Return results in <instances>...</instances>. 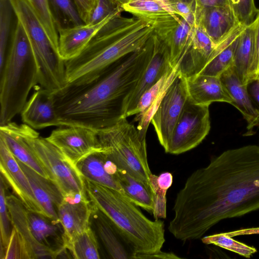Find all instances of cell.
<instances>
[{"label": "cell", "instance_id": "9", "mask_svg": "<svg viewBox=\"0 0 259 259\" xmlns=\"http://www.w3.org/2000/svg\"><path fill=\"white\" fill-rule=\"evenodd\" d=\"M210 129L209 105L195 104L188 97L164 151L176 155L188 151L202 142Z\"/></svg>", "mask_w": 259, "mask_h": 259}, {"label": "cell", "instance_id": "48", "mask_svg": "<svg viewBox=\"0 0 259 259\" xmlns=\"http://www.w3.org/2000/svg\"><path fill=\"white\" fill-rule=\"evenodd\" d=\"M195 3L196 13L205 8L223 7L229 5V0H195Z\"/></svg>", "mask_w": 259, "mask_h": 259}, {"label": "cell", "instance_id": "47", "mask_svg": "<svg viewBox=\"0 0 259 259\" xmlns=\"http://www.w3.org/2000/svg\"><path fill=\"white\" fill-rule=\"evenodd\" d=\"M247 90L255 109L259 113V78L249 80L247 84Z\"/></svg>", "mask_w": 259, "mask_h": 259}, {"label": "cell", "instance_id": "20", "mask_svg": "<svg viewBox=\"0 0 259 259\" xmlns=\"http://www.w3.org/2000/svg\"><path fill=\"white\" fill-rule=\"evenodd\" d=\"M76 166L83 178L124 195L117 179L118 168L103 151L90 154Z\"/></svg>", "mask_w": 259, "mask_h": 259}, {"label": "cell", "instance_id": "31", "mask_svg": "<svg viewBox=\"0 0 259 259\" xmlns=\"http://www.w3.org/2000/svg\"><path fill=\"white\" fill-rule=\"evenodd\" d=\"M117 179L124 196L138 206L152 213L154 200L152 190L125 171L118 169Z\"/></svg>", "mask_w": 259, "mask_h": 259}, {"label": "cell", "instance_id": "7", "mask_svg": "<svg viewBox=\"0 0 259 259\" xmlns=\"http://www.w3.org/2000/svg\"><path fill=\"white\" fill-rule=\"evenodd\" d=\"M98 137L103 152L118 169L142 181L152 191L150 183L152 172L148 164L146 137L142 136L126 118L98 132Z\"/></svg>", "mask_w": 259, "mask_h": 259}, {"label": "cell", "instance_id": "4", "mask_svg": "<svg viewBox=\"0 0 259 259\" xmlns=\"http://www.w3.org/2000/svg\"><path fill=\"white\" fill-rule=\"evenodd\" d=\"M86 194L93 207L115 227L134 253L161 250L165 242L162 221H152L120 192L84 178Z\"/></svg>", "mask_w": 259, "mask_h": 259}, {"label": "cell", "instance_id": "25", "mask_svg": "<svg viewBox=\"0 0 259 259\" xmlns=\"http://www.w3.org/2000/svg\"><path fill=\"white\" fill-rule=\"evenodd\" d=\"M0 137L5 140L10 151L16 159L41 176L49 179L42 165L21 134L19 124L11 121L0 125Z\"/></svg>", "mask_w": 259, "mask_h": 259}, {"label": "cell", "instance_id": "27", "mask_svg": "<svg viewBox=\"0 0 259 259\" xmlns=\"http://www.w3.org/2000/svg\"><path fill=\"white\" fill-rule=\"evenodd\" d=\"M7 204L13 227L23 236L35 258H56V254L39 243L33 237L27 218V209L21 200L13 195L6 196Z\"/></svg>", "mask_w": 259, "mask_h": 259}, {"label": "cell", "instance_id": "30", "mask_svg": "<svg viewBox=\"0 0 259 259\" xmlns=\"http://www.w3.org/2000/svg\"><path fill=\"white\" fill-rule=\"evenodd\" d=\"M121 7L123 11L152 25L177 15L167 2L163 0H130Z\"/></svg>", "mask_w": 259, "mask_h": 259}, {"label": "cell", "instance_id": "5", "mask_svg": "<svg viewBox=\"0 0 259 259\" xmlns=\"http://www.w3.org/2000/svg\"><path fill=\"white\" fill-rule=\"evenodd\" d=\"M0 125L21 113L28 94L38 83V68L25 30L19 21L0 69Z\"/></svg>", "mask_w": 259, "mask_h": 259}, {"label": "cell", "instance_id": "39", "mask_svg": "<svg viewBox=\"0 0 259 259\" xmlns=\"http://www.w3.org/2000/svg\"><path fill=\"white\" fill-rule=\"evenodd\" d=\"M14 12L10 0H0V69L7 54V46Z\"/></svg>", "mask_w": 259, "mask_h": 259}, {"label": "cell", "instance_id": "50", "mask_svg": "<svg viewBox=\"0 0 259 259\" xmlns=\"http://www.w3.org/2000/svg\"><path fill=\"white\" fill-rule=\"evenodd\" d=\"M163 1H168V0H163Z\"/></svg>", "mask_w": 259, "mask_h": 259}, {"label": "cell", "instance_id": "44", "mask_svg": "<svg viewBox=\"0 0 259 259\" xmlns=\"http://www.w3.org/2000/svg\"><path fill=\"white\" fill-rule=\"evenodd\" d=\"M255 30L253 55L249 72V81L259 78V10L254 19Z\"/></svg>", "mask_w": 259, "mask_h": 259}, {"label": "cell", "instance_id": "28", "mask_svg": "<svg viewBox=\"0 0 259 259\" xmlns=\"http://www.w3.org/2000/svg\"><path fill=\"white\" fill-rule=\"evenodd\" d=\"M245 26L239 24L217 46L211 59L199 74L220 77L232 65L240 35Z\"/></svg>", "mask_w": 259, "mask_h": 259}, {"label": "cell", "instance_id": "34", "mask_svg": "<svg viewBox=\"0 0 259 259\" xmlns=\"http://www.w3.org/2000/svg\"><path fill=\"white\" fill-rule=\"evenodd\" d=\"M68 250L74 258H100L96 236L91 227L77 236Z\"/></svg>", "mask_w": 259, "mask_h": 259}, {"label": "cell", "instance_id": "36", "mask_svg": "<svg viewBox=\"0 0 259 259\" xmlns=\"http://www.w3.org/2000/svg\"><path fill=\"white\" fill-rule=\"evenodd\" d=\"M28 1L38 16L54 48L59 51L57 27L49 0Z\"/></svg>", "mask_w": 259, "mask_h": 259}, {"label": "cell", "instance_id": "3", "mask_svg": "<svg viewBox=\"0 0 259 259\" xmlns=\"http://www.w3.org/2000/svg\"><path fill=\"white\" fill-rule=\"evenodd\" d=\"M154 26L135 16L118 15L105 24L80 53L65 61L67 85L87 82L125 56L142 48Z\"/></svg>", "mask_w": 259, "mask_h": 259}, {"label": "cell", "instance_id": "32", "mask_svg": "<svg viewBox=\"0 0 259 259\" xmlns=\"http://www.w3.org/2000/svg\"><path fill=\"white\" fill-rule=\"evenodd\" d=\"M176 73L177 71L175 69L165 74L155 84L145 91L139 99L132 115L143 114L151 107L156 110L164 93Z\"/></svg>", "mask_w": 259, "mask_h": 259}, {"label": "cell", "instance_id": "29", "mask_svg": "<svg viewBox=\"0 0 259 259\" xmlns=\"http://www.w3.org/2000/svg\"><path fill=\"white\" fill-rule=\"evenodd\" d=\"M255 21L245 26L240 35L233 58V66L243 84L249 81V72L253 51Z\"/></svg>", "mask_w": 259, "mask_h": 259}, {"label": "cell", "instance_id": "14", "mask_svg": "<svg viewBox=\"0 0 259 259\" xmlns=\"http://www.w3.org/2000/svg\"><path fill=\"white\" fill-rule=\"evenodd\" d=\"M93 211V206L85 192L64 196L58 209L59 220L64 231L66 248L73 240L88 229Z\"/></svg>", "mask_w": 259, "mask_h": 259}, {"label": "cell", "instance_id": "49", "mask_svg": "<svg viewBox=\"0 0 259 259\" xmlns=\"http://www.w3.org/2000/svg\"><path fill=\"white\" fill-rule=\"evenodd\" d=\"M117 5L121 7L123 4L129 1L130 0H113Z\"/></svg>", "mask_w": 259, "mask_h": 259}, {"label": "cell", "instance_id": "13", "mask_svg": "<svg viewBox=\"0 0 259 259\" xmlns=\"http://www.w3.org/2000/svg\"><path fill=\"white\" fill-rule=\"evenodd\" d=\"M152 38L153 47L151 58L125 103L124 116L126 118L132 116L143 94L165 74L174 70L170 64L169 53L167 48L159 40L154 33Z\"/></svg>", "mask_w": 259, "mask_h": 259}, {"label": "cell", "instance_id": "38", "mask_svg": "<svg viewBox=\"0 0 259 259\" xmlns=\"http://www.w3.org/2000/svg\"><path fill=\"white\" fill-rule=\"evenodd\" d=\"M201 240L204 244L215 245L247 258L257 251L255 248L236 241L224 233L206 236Z\"/></svg>", "mask_w": 259, "mask_h": 259}, {"label": "cell", "instance_id": "10", "mask_svg": "<svg viewBox=\"0 0 259 259\" xmlns=\"http://www.w3.org/2000/svg\"><path fill=\"white\" fill-rule=\"evenodd\" d=\"M188 97L186 78L177 72L164 93L151 122L165 150Z\"/></svg>", "mask_w": 259, "mask_h": 259}, {"label": "cell", "instance_id": "22", "mask_svg": "<svg viewBox=\"0 0 259 259\" xmlns=\"http://www.w3.org/2000/svg\"><path fill=\"white\" fill-rule=\"evenodd\" d=\"M16 159L27 177L34 195L45 214L51 218L59 220L58 209L64 198L60 189L54 181L41 176Z\"/></svg>", "mask_w": 259, "mask_h": 259}, {"label": "cell", "instance_id": "46", "mask_svg": "<svg viewBox=\"0 0 259 259\" xmlns=\"http://www.w3.org/2000/svg\"><path fill=\"white\" fill-rule=\"evenodd\" d=\"M181 257L177 256L173 252L159 251L152 253H134L132 259H180Z\"/></svg>", "mask_w": 259, "mask_h": 259}, {"label": "cell", "instance_id": "26", "mask_svg": "<svg viewBox=\"0 0 259 259\" xmlns=\"http://www.w3.org/2000/svg\"><path fill=\"white\" fill-rule=\"evenodd\" d=\"M91 217L98 236L110 257L114 259L132 258L133 251L110 220L93 207Z\"/></svg>", "mask_w": 259, "mask_h": 259}, {"label": "cell", "instance_id": "43", "mask_svg": "<svg viewBox=\"0 0 259 259\" xmlns=\"http://www.w3.org/2000/svg\"><path fill=\"white\" fill-rule=\"evenodd\" d=\"M175 14L196 25L195 0H168L167 1Z\"/></svg>", "mask_w": 259, "mask_h": 259}, {"label": "cell", "instance_id": "15", "mask_svg": "<svg viewBox=\"0 0 259 259\" xmlns=\"http://www.w3.org/2000/svg\"><path fill=\"white\" fill-rule=\"evenodd\" d=\"M0 171L1 175L28 210L46 215L34 195L27 177L1 137Z\"/></svg>", "mask_w": 259, "mask_h": 259}, {"label": "cell", "instance_id": "35", "mask_svg": "<svg viewBox=\"0 0 259 259\" xmlns=\"http://www.w3.org/2000/svg\"><path fill=\"white\" fill-rule=\"evenodd\" d=\"M58 28L84 24L72 0H49Z\"/></svg>", "mask_w": 259, "mask_h": 259}, {"label": "cell", "instance_id": "16", "mask_svg": "<svg viewBox=\"0 0 259 259\" xmlns=\"http://www.w3.org/2000/svg\"><path fill=\"white\" fill-rule=\"evenodd\" d=\"M21 116L24 123L34 130L59 126L54 93L41 87L36 90L23 108Z\"/></svg>", "mask_w": 259, "mask_h": 259}, {"label": "cell", "instance_id": "37", "mask_svg": "<svg viewBox=\"0 0 259 259\" xmlns=\"http://www.w3.org/2000/svg\"><path fill=\"white\" fill-rule=\"evenodd\" d=\"M7 182L1 175L0 190V228L1 259H4L6 249L9 244L13 225L7 204L6 190Z\"/></svg>", "mask_w": 259, "mask_h": 259}, {"label": "cell", "instance_id": "42", "mask_svg": "<svg viewBox=\"0 0 259 259\" xmlns=\"http://www.w3.org/2000/svg\"><path fill=\"white\" fill-rule=\"evenodd\" d=\"M123 11L121 7L113 0H97L96 5L93 10L87 24L95 25L108 16Z\"/></svg>", "mask_w": 259, "mask_h": 259}, {"label": "cell", "instance_id": "1", "mask_svg": "<svg viewBox=\"0 0 259 259\" xmlns=\"http://www.w3.org/2000/svg\"><path fill=\"white\" fill-rule=\"evenodd\" d=\"M259 209V146L226 150L195 170L178 192L168 229L182 241L221 221Z\"/></svg>", "mask_w": 259, "mask_h": 259}, {"label": "cell", "instance_id": "24", "mask_svg": "<svg viewBox=\"0 0 259 259\" xmlns=\"http://www.w3.org/2000/svg\"><path fill=\"white\" fill-rule=\"evenodd\" d=\"M186 81L188 98L195 104L209 106L214 102L233 103L220 77L198 74L187 78Z\"/></svg>", "mask_w": 259, "mask_h": 259}, {"label": "cell", "instance_id": "41", "mask_svg": "<svg viewBox=\"0 0 259 259\" xmlns=\"http://www.w3.org/2000/svg\"><path fill=\"white\" fill-rule=\"evenodd\" d=\"M239 23L247 26L255 19L258 9H257L254 0H229Z\"/></svg>", "mask_w": 259, "mask_h": 259}, {"label": "cell", "instance_id": "45", "mask_svg": "<svg viewBox=\"0 0 259 259\" xmlns=\"http://www.w3.org/2000/svg\"><path fill=\"white\" fill-rule=\"evenodd\" d=\"M84 24H87L97 0H73Z\"/></svg>", "mask_w": 259, "mask_h": 259}, {"label": "cell", "instance_id": "11", "mask_svg": "<svg viewBox=\"0 0 259 259\" xmlns=\"http://www.w3.org/2000/svg\"><path fill=\"white\" fill-rule=\"evenodd\" d=\"M46 139L75 166L90 154L103 151L98 133L83 127L60 126L52 131Z\"/></svg>", "mask_w": 259, "mask_h": 259}, {"label": "cell", "instance_id": "19", "mask_svg": "<svg viewBox=\"0 0 259 259\" xmlns=\"http://www.w3.org/2000/svg\"><path fill=\"white\" fill-rule=\"evenodd\" d=\"M196 25H200L217 46L239 24L230 5L203 9L195 14Z\"/></svg>", "mask_w": 259, "mask_h": 259}, {"label": "cell", "instance_id": "8", "mask_svg": "<svg viewBox=\"0 0 259 259\" xmlns=\"http://www.w3.org/2000/svg\"><path fill=\"white\" fill-rule=\"evenodd\" d=\"M19 129L25 141L46 170L49 179L61 190L64 196L85 192L84 178L73 164L46 138L23 123Z\"/></svg>", "mask_w": 259, "mask_h": 259}, {"label": "cell", "instance_id": "23", "mask_svg": "<svg viewBox=\"0 0 259 259\" xmlns=\"http://www.w3.org/2000/svg\"><path fill=\"white\" fill-rule=\"evenodd\" d=\"M220 78L233 100L232 105L241 112L247 123V130L252 132L254 127L259 126V113L247 92V84L242 83L233 65Z\"/></svg>", "mask_w": 259, "mask_h": 259}, {"label": "cell", "instance_id": "21", "mask_svg": "<svg viewBox=\"0 0 259 259\" xmlns=\"http://www.w3.org/2000/svg\"><path fill=\"white\" fill-rule=\"evenodd\" d=\"M121 13L112 14L95 25L84 24L58 28L59 51L61 58L66 61L78 55L100 29Z\"/></svg>", "mask_w": 259, "mask_h": 259}, {"label": "cell", "instance_id": "2", "mask_svg": "<svg viewBox=\"0 0 259 259\" xmlns=\"http://www.w3.org/2000/svg\"><path fill=\"white\" fill-rule=\"evenodd\" d=\"M152 36L141 49L121 58L91 80L54 93L59 126L99 132L124 116L127 98L152 55Z\"/></svg>", "mask_w": 259, "mask_h": 259}, {"label": "cell", "instance_id": "17", "mask_svg": "<svg viewBox=\"0 0 259 259\" xmlns=\"http://www.w3.org/2000/svg\"><path fill=\"white\" fill-rule=\"evenodd\" d=\"M216 47L202 28L196 24L191 45L177 65V72L186 79L199 74L211 59Z\"/></svg>", "mask_w": 259, "mask_h": 259}, {"label": "cell", "instance_id": "12", "mask_svg": "<svg viewBox=\"0 0 259 259\" xmlns=\"http://www.w3.org/2000/svg\"><path fill=\"white\" fill-rule=\"evenodd\" d=\"M195 25L177 15L153 25L154 34L169 51L172 69L190 47Z\"/></svg>", "mask_w": 259, "mask_h": 259}, {"label": "cell", "instance_id": "18", "mask_svg": "<svg viewBox=\"0 0 259 259\" xmlns=\"http://www.w3.org/2000/svg\"><path fill=\"white\" fill-rule=\"evenodd\" d=\"M27 218L34 239L53 251L57 258L65 257L68 249L65 247L64 229L59 220L28 209Z\"/></svg>", "mask_w": 259, "mask_h": 259}, {"label": "cell", "instance_id": "33", "mask_svg": "<svg viewBox=\"0 0 259 259\" xmlns=\"http://www.w3.org/2000/svg\"><path fill=\"white\" fill-rule=\"evenodd\" d=\"M172 181L173 177L169 172H163L159 176L152 174L150 177V183L153 193L154 210L152 214L155 220L166 218V194Z\"/></svg>", "mask_w": 259, "mask_h": 259}, {"label": "cell", "instance_id": "6", "mask_svg": "<svg viewBox=\"0 0 259 259\" xmlns=\"http://www.w3.org/2000/svg\"><path fill=\"white\" fill-rule=\"evenodd\" d=\"M17 20L22 25L38 68L40 87L55 93L67 85L65 61L51 42L28 0H10Z\"/></svg>", "mask_w": 259, "mask_h": 259}, {"label": "cell", "instance_id": "40", "mask_svg": "<svg viewBox=\"0 0 259 259\" xmlns=\"http://www.w3.org/2000/svg\"><path fill=\"white\" fill-rule=\"evenodd\" d=\"M34 254L21 234L13 227L4 259H34Z\"/></svg>", "mask_w": 259, "mask_h": 259}]
</instances>
